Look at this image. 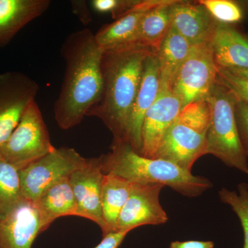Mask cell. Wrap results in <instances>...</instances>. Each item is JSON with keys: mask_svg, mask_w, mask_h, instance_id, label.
<instances>
[{"mask_svg": "<svg viewBox=\"0 0 248 248\" xmlns=\"http://www.w3.org/2000/svg\"><path fill=\"white\" fill-rule=\"evenodd\" d=\"M60 52L66 68L53 113L58 126L67 130L81 124L100 97L104 50L85 29L67 36Z\"/></svg>", "mask_w": 248, "mask_h": 248, "instance_id": "obj_1", "label": "cell"}, {"mask_svg": "<svg viewBox=\"0 0 248 248\" xmlns=\"http://www.w3.org/2000/svg\"><path fill=\"white\" fill-rule=\"evenodd\" d=\"M153 50L146 46L133 44L103 52L102 93L86 117L102 120L113 135V142L123 141L141 84L145 61Z\"/></svg>", "mask_w": 248, "mask_h": 248, "instance_id": "obj_2", "label": "cell"}, {"mask_svg": "<svg viewBox=\"0 0 248 248\" xmlns=\"http://www.w3.org/2000/svg\"><path fill=\"white\" fill-rule=\"evenodd\" d=\"M100 156L104 174L112 173L130 182L162 184L189 197H198L213 186L206 178L170 161L141 156L125 142H113L111 152Z\"/></svg>", "mask_w": 248, "mask_h": 248, "instance_id": "obj_3", "label": "cell"}, {"mask_svg": "<svg viewBox=\"0 0 248 248\" xmlns=\"http://www.w3.org/2000/svg\"><path fill=\"white\" fill-rule=\"evenodd\" d=\"M211 112L206 99L183 108L168 130L154 159L170 161L190 171L197 159L207 154V133Z\"/></svg>", "mask_w": 248, "mask_h": 248, "instance_id": "obj_4", "label": "cell"}, {"mask_svg": "<svg viewBox=\"0 0 248 248\" xmlns=\"http://www.w3.org/2000/svg\"><path fill=\"white\" fill-rule=\"evenodd\" d=\"M206 100L211 112L207 133V154L248 174V156L240 141L235 120L236 97L217 81Z\"/></svg>", "mask_w": 248, "mask_h": 248, "instance_id": "obj_5", "label": "cell"}, {"mask_svg": "<svg viewBox=\"0 0 248 248\" xmlns=\"http://www.w3.org/2000/svg\"><path fill=\"white\" fill-rule=\"evenodd\" d=\"M55 148L35 100L27 108L7 141L0 146V156L21 170Z\"/></svg>", "mask_w": 248, "mask_h": 248, "instance_id": "obj_6", "label": "cell"}, {"mask_svg": "<svg viewBox=\"0 0 248 248\" xmlns=\"http://www.w3.org/2000/svg\"><path fill=\"white\" fill-rule=\"evenodd\" d=\"M86 159L73 148H55L19 170L23 199L35 203L49 187L82 168Z\"/></svg>", "mask_w": 248, "mask_h": 248, "instance_id": "obj_7", "label": "cell"}, {"mask_svg": "<svg viewBox=\"0 0 248 248\" xmlns=\"http://www.w3.org/2000/svg\"><path fill=\"white\" fill-rule=\"evenodd\" d=\"M217 78V66L210 42L194 46L178 71L172 92L184 108L196 101L206 99L216 84Z\"/></svg>", "mask_w": 248, "mask_h": 248, "instance_id": "obj_8", "label": "cell"}, {"mask_svg": "<svg viewBox=\"0 0 248 248\" xmlns=\"http://www.w3.org/2000/svg\"><path fill=\"white\" fill-rule=\"evenodd\" d=\"M39 91L35 80L20 72L0 74V146L10 138Z\"/></svg>", "mask_w": 248, "mask_h": 248, "instance_id": "obj_9", "label": "cell"}, {"mask_svg": "<svg viewBox=\"0 0 248 248\" xmlns=\"http://www.w3.org/2000/svg\"><path fill=\"white\" fill-rule=\"evenodd\" d=\"M164 185L133 183L130 196L121 212L116 231H132L146 225L164 224L169 220L159 202Z\"/></svg>", "mask_w": 248, "mask_h": 248, "instance_id": "obj_10", "label": "cell"}, {"mask_svg": "<svg viewBox=\"0 0 248 248\" xmlns=\"http://www.w3.org/2000/svg\"><path fill=\"white\" fill-rule=\"evenodd\" d=\"M104 173L101 156L86 159L82 168L75 171L69 178L77 203V217L95 223L105 228L102 209V189Z\"/></svg>", "mask_w": 248, "mask_h": 248, "instance_id": "obj_11", "label": "cell"}, {"mask_svg": "<svg viewBox=\"0 0 248 248\" xmlns=\"http://www.w3.org/2000/svg\"><path fill=\"white\" fill-rule=\"evenodd\" d=\"M182 108V102L172 89L161 86L156 100L145 115L141 148L139 154L144 157L155 158L163 139Z\"/></svg>", "mask_w": 248, "mask_h": 248, "instance_id": "obj_12", "label": "cell"}, {"mask_svg": "<svg viewBox=\"0 0 248 248\" xmlns=\"http://www.w3.org/2000/svg\"><path fill=\"white\" fill-rule=\"evenodd\" d=\"M161 87V73L155 50L147 56L141 82L128 117L124 142L140 153L141 148V133L147 111L153 105Z\"/></svg>", "mask_w": 248, "mask_h": 248, "instance_id": "obj_13", "label": "cell"}, {"mask_svg": "<svg viewBox=\"0 0 248 248\" xmlns=\"http://www.w3.org/2000/svg\"><path fill=\"white\" fill-rule=\"evenodd\" d=\"M43 232L35 203L24 200L4 218H0V248H32Z\"/></svg>", "mask_w": 248, "mask_h": 248, "instance_id": "obj_14", "label": "cell"}, {"mask_svg": "<svg viewBox=\"0 0 248 248\" xmlns=\"http://www.w3.org/2000/svg\"><path fill=\"white\" fill-rule=\"evenodd\" d=\"M218 23L199 2L172 5L170 27L193 46L211 42Z\"/></svg>", "mask_w": 248, "mask_h": 248, "instance_id": "obj_15", "label": "cell"}, {"mask_svg": "<svg viewBox=\"0 0 248 248\" xmlns=\"http://www.w3.org/2000/svg\"><path fill=\"white\" fill-rule=\"evenodd\" d=\"M161 0L139 1L136 6L128 14L115 22L103 26L94 34L97 45L103 50H108L122 46L138 44L139 29L144 15Z\"/></svg>", "mask_w": 248, "mask_h": 248, "instance_id": "obj_16", "label": "cell"}, {"mask_svg": "<svg viewBox=\"0 0 248 248\" xmlns=\"http://www.w3.org/2000/svg\"><path fill=\"white\" fill-rule=\"evenodd\" d=\"M50 0H0V46L48 9Z\"/></svg>", "mask_w": 248, "mask_h": 248, "instance_id": "obj_17", "label": "cell"}, {"mask_svg": "<svg viewBox=\"0 0 248 248\" xmlns=\"http://www.w3.org/2000/svg\"><path fill=\"white\" fill-rule=\"evenodd\" d=\"M210 44L217 66L248 68V38L234 28L218 23Z\"/></svg>", "mask_w": 248, "mask_h": 248, "instance_id": "obj_18", "label": "cell"}, {"mask_svg": "<svg viewBox=\"0 0 248 248\" xmlns=\"http://www.w3.org/2000/svg\"><path fill=\"white\" fill-rule=\"evenodd\" d=\"M69 178H63L49 187L35 202L43 232L60 217L77 216L76 200Z\"/></svg>", "mask_w": 248, "mask_h": 248, "instance_id": "obj_19", "label": "cell"}, {"mask_svg": "<svg viewBox=\"0 0 248 248\" xmlns=\"http://www.w3.org/2000/svg\"><path fill=\"white\" fill-rule=\"evenodd\" d=\"M194 46L172 28L155 50L161 73V86L172 89L179 68L189 56Z\"/></svg>", "mask_w": 248, "mask_h": 248, "instance_id": "obj_20", "label": "cell"}, {"mask_svg": "<svg viewBox=\"0 0 248 248\" xmlns=\"http://www.w3.org/2000/svg\"><path fill=\"white\" fill-rule=\"evenodd\" d=\"M133 183L116 174H104L102 189V209L105 228L103 236L115 232L121 212L130 196Z\"/></svg>", "mask_w": 248, "mask_h": 248, "instance_id": "obj_21", "label": "cell"}, {"mask_svg": "<svg viewBox=\"0 0 248 248\" xmlns=\"http://www.w3.org/2000/svg\"><path fill=\"white\" fill-rule=\"evenodd\" d=\"M175 1L163 0L147 11L139 29L138 44L157 49L170 28L172 6Z\"/></svg>", "mask_w": 248, "mask_h": 248, "instance_id": "obj_22", "label": "cell"}, {"mask_svg": "<svg viewBox=\"0 0 248 248\" xmlns=\"http://www.w3.org/2000/svg\"><path fill=\"white\" fill-rule=\"evenodd\" d=\"M24 200L19 170L0 156V218L9 215Z\"/></svg>", "mask_w": 248, "mask_h": 248, "instance_id": "obj_23", "label": "cell"}, {"mask_svg": "<svg viewBox=\"0 0 248 248\" xmlns=\"http://www.w3.org/2000/svg\"><path fill=\"white\" fill-rule=\"evenodd\" d=\"M239 194L236 191L223 188L218 192L220 200L228 204L239 217L244 234V248H248V185L242 183L238 185Z\"/></svg>", "mask_w": 248, "mask_h": 248, "instance_id": "obj_24", "label": "cell"}, {"mask_svg": "<svg viewBox=\"0 0 248 248\" xmlns=\"http://www.w3.org/2000/svg\"><path fill=\"white\" fill-rule=\"evenodd\" d=\"M208 11L214 19L223 24L239 22L244 11L237 3L230 0H202L198 1Z\"/></svg>", "mask_w": 248, "mask_h": 248, "instance_id": "obj_25", "label": "cell"}, {"mask_svg": "<svg viewBox=\"0 0 248 248\" xmlns=\"http://www.w3.org/2000/svg\"><path fill=\"white\" fill-rule=\"evenodd\" d=\"M217 81L229 90L236 99L248 104V79L217 66Z\"/></svg>", "mask_w": 248, "mask_h": 248, "instance_id": "obj_26", "label": "cell"}, {"mask_svg": "<svg viewBox=\"0 0 248 248\" xmlns=\"http://www.w3.org/2000/svg\"><path fill=\"white\" fill-rule=\"evenodd\" d=\"M134 0H93V9L99 13H110L115 19L128 14L138 4Z\"/></svg>", "mask_w": 248, "mask_h": 248, "instance_id": "obj_27", "label": "cell"}, {"mask_svg": "<svg viewBox=\"0 0 248 248\" xmlns=\"http://www.w3.org/2000/svg\"><path fill=\"white\" fill-rule=\"evenodd\" d=\"M235 120L243 149L248 156V104L236 99Z\"/></svg>", "mask_w": 248, "mask_h": 248, "instance_id": "obj_28", "label": "cell"}, {"mask_svg": "<svg viewBox=\"0 0 248 248\" xmlns=\"http://www.w3.org/2000/svg\"><path fill=\"white\" fill-rule=\"evenodd\" d=\"M130 231L111 232L103 236V239L94 248H118Z\"/></svg>", "mask_w": 248, "mask_h": 248, "instance_id": "obj_29", "label": "cell"}, {"mask_svg": "<svg viewBox=\"0 0 248 248\" xmlns=\"http://www.w3.org/2000/svg\"><path fill=\"white\" fill-rule=\"evenodd\" d=\"M72 10L84 24H89L92 21V16L86 1H72Z\"/></svg>", "mask_w": 248, "mask_h": 248, "instance_id": "obj_30", "label": "cell"}, {"mask_svg": "<svg viewBox=\"0 0 248 248\" xmlns=\"http://www.w3.org/2000/svg\"><path fill=\"white\" fill-rule=\"evenodd\" d=\"M213 241H173L170 248H214Z\"/></svg>", "mask_w": 248, "mask_h": 248, "instance_id": "obj_31", "label": "cell"}, {"mask_svg": "<svg viewBox=\"0 0 248 248\" xmlns=\"http://www.w3.org/2000/svg\"><path fill=\"white\" fill-rule=\"evenodd\" d=\"M227 70L236 76L248 79V68H234V69Z\"/></svg>", "mask_w": 248, "mask_h": 248, "instance_id": "obj_32", "label": "cell"}]
</instances>
